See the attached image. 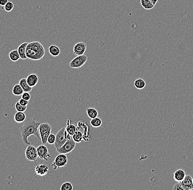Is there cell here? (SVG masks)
Segmentation results:
<instances>
[{"mask_svg": "<svg viewBox=\"0 0 193 190\" xmlns=\"http://www.w3.org/2000/svg\"><path fill=\"white\" fill-rule=\"evenodd\" d=\"M40 124L41 123L36 121L35 118H28L24 121L23 126L20 128L22 141L24 144L27 145H30L28 138L32 135L36 136L39 140H41L39 129Z\"/></svg>", "mask_w": 193, "mask_h": 190, "instance_id": "obj_1", "label": "cell"}, {"mask_svg": "<svg viewBox=\"0 0 193 190\" xmlns=\"http://www.w3.org/2000/svg\"><path fill=\"white\" fill-rule=\"evenodd\" d=\"M46 54L44 46L38 41L29 43L26 48V55L28 59L33 60H40Z\"/></svg>", "mask_w": 193, "mask_h": 190, "instance_id": "obj_2", "label": "cell"}, {"mask_svg": "<svg viewBox=\"0 0 193 190\" xmlns=\"http://www.w3.org/2000/svg\"><path fill=\"white\" fill-rule=\"evenodd\" d=\"M56 139L54 143V146L56 150L61 147L65 143L68 139L72 138V136L68 133L66 131V128L63 127L57 132L56 134Z\"/></svg>", "mask_w": 193, "mask_h": 190, "instance_id": "obj_3", "label": "cell"}, {"mask_svg": "<svg viewBox=\"0 0 193 190\" xmlns=\"http://www.w3.org/2000/svg\"><path fill=\"white\" fill-rule=\"evenodd\" d=\"M39 133L41 136L42 143L46 144L47 143V139L50 134L51 133L52 127L47 123L41 124L39 126Z\"/></svg>", "mask_w": 193, "mask_h": 190, "instance_id": "obj_4", "label": "cell"}, {"mask_svg": "<svg viewBox=\"0 0 193 190\" xmlns=\"http://www.w3.org/2000/svg\"><path fill=\"white\" fill-rule=\"evenodd\" d=\"M76 142L72 139V138L68 139L61 147L57 149V152L59 154H69L74 150L76 147Z\"/></svg>", "mask_w": 193, "mask_h": 190, "instance_id": "obj_5", "label": "cell"}, {"mask_svg": "<svg viewBox=\"0 0 193 190\" xmlns=\"http://www.w3.org/2000/svg\"><path fill=\"white\" fill-rule=\"evenodd\" d=\"M68 162V159L65 154H59L55 158L52 167L53 168V169L56 170L60 168L65 167L67 165Z\"/></svg>", "mask_w": 193, "mask_h": 190, "instance_id": "obj_6", "label": "cell"}, {"mask_svg": "<svg viewBox=\"0 0 193 190\" xmlns=\"http://www.w3.org/2000/svg\"><path fill=\"white\" fill-rule=\"evenodd\" d=\"M88 57L85 54L77 55L70 62L69 66L71 68L78 69L83 66L87 61Z\"/></svg>", "mask_w": 193, "mask_h": 190, "instance_id": "obj_7", "label": "cell"}, {"mask_svg": "<svg viewBox=\"0 0 193 190\" xmlns=\"http://www.w3.org/2000/svg\"><path fill=\"white\" fill-rule=\"evenodd\" d=\"M25 154L26 159L29 161L36 162L37 158L39 157L37 148L30 145H28V146L26 149Z\"/></svg>", "mask_w": 193, "mask_h": 190, "instance_id": "obj_8", "label": "cell"}, {"mask_svg": "<svg viewBox=\"0 0 193 190\" xmlns=\"http://www.w3.org/2000/svg\"><path fill=\"white\" fill-rule=\"evenodd\" d=\"M38 156L42 160L48 161V159L51 158V155L48 152V148L45 145H41L37 147Z\"/></svg>", "mask_w": 193, "mask_h": 190, "instance_id": "obj_9", "label": "cell"}, {"mask_svg": "<svg viewBox=\"0 0 193 190\" xmlns=\"http://www.w3.org/2000/svg\"><path fill=\"white\" fill-rule=\"evenodd\" d=\"M87 45L84 42H80L75 44L73 48L74 54L76 55H80L84 54L86 50Z\"/></svg>", "mask_w": 193, "mask_h": 190, "instance_id": "obj_10", "label": "cell"}, {"mask_svg": "<svg viewBox=\"0 0 193 190\" xmlns=\"http://www.w3.org/2000/svg\"><path fill=\"white\" fill-rule=\"evenodd\" d=\"M183 190H193V177L191 175H186L185 178L181 182Z\"/></svg>", "mask_w": 193, "mask_h": 190, "instance_id": "obj_11", "label": "cell"}, {"mask_svg": "<svg viewBox=\"0 0 193 190\" xmlns=\"http://www.w3.org/2000/svg\"><path fill=\"white\" fill-rule=\"evenodd\" d=\"M36 174L40 177H44L49 172V168L44 164L37 165L35 169Z\"/></svg>", "mask_w": 193, "mask_h": 190, "instance_id": "obj_12", "label": "cell"}, {"mask_svg": "<svg viewBox=\"0 0 193 190\" xmlns=\"http://www.w3.org/2000/svg\"><path fill=\"white\" fill-rule=\"evenodd\" d=\"M28 44V42H23L20 44L18 47L17 50L19 52L21 59H23V60L28 59V58L26 57V46Z\"/></svg>", "mask_w": 193, "mask_h": 190, "instance_id": "obj_13", "label": "cell"}, {"mask_svg": "<svg viewBox=\"0 0 193 190\" xmlns=\"http://www.w3.org/2000/svg\"><path fill=\"white\" fill-rule=\"evenodd\" d=\"M185 172L182 169H178L174 173L173 179L176 182H181L186 177Z\"/></svg>", "mask_w": 193, "mask_h": 190, "instance_id": "obj_14", "label": "cell"}, {"mask_svg": "<svg viewBox=\"0 0 193 190\" xmlns=\"http://www.w3.org/2000/svg\"><path fill=\"white\" fill-rule=\"evenodd\" d=\"M26 81L28 85L31 87L33 88L36 86L39 82V77L36 74H30L26 78Z\"/></svg>", "mask_w": 193, "mask_h": 190, "instance_id": "obj_15", "label": "cell"}, {"mask_svg": "<svg viewBox=\"0 0 193 190\" xmlns=\"http://www.w3.org/2000/svg\"><path fill=\"white\" fill-rule=\"evenodd\" d=\"M67 127L66 128V131H67L68 133L70 134V135L72 136L74 135V134L75 133L77 130V127L73 124L71 123V120H68L67 124Z\"/></svg>", "mask_w": 193, "mask_h": 190, "instance_id": "obj_16", "label": "cell"}, {"mask_svg": "<svg viewBox=\"0 0 193 190\" xmlns=\"http://www.w3.org/2000/svg\"><path fill=\"white\" fill-rule=\"evenodd\" d=\"M19 84L21 85V87L23 89L24 92H30L33 89V87H31L28 85L26 81V78H21L19 81Z\"/></svg>", "mask_w": 193, "mask_h": 190, "instance_id": "obj_17", "label": "cell"}, {"mask_svg": "<svg viewBox=\"0 0 193 190\" xmlns=\"http://www.w3.org/2000/svg\"><path fill=\"white\" fill-rule=\"evenodd\" d=\"M49 53L53 57H58L60 55V50L56 44H51L48 48Z\"/></svg>", "mask_w": 193, "mask_h": 190, "instance_id": "obj_18", "label": "cell"}, {"mask_svg": "<svg viewBox=\"0 0 193 190\" xmlns=\"http://www.w3.org/2000/svg\"><path fill=\"white\" fill-rule=\"evenodd\" d=\"M14 120L18 124L23 123L26 120V115L24 112H17L14 115Z\"/></svg>", "mask_w": 193, "mask_h": 190, "instance_id": "obj_19", "label": "cell"}, {"mask_svg": "<svg viewBox=\"0 0 193 190\" xmlns=\"http://www.w3.org/2000/svg\"><path fill=\"white\" fill-rule=\"evenodd\" d=\"M72 138L76 143H80L83 140V135L81 131L77 129L76 131L72 135Z\"/></svg>", "mask_w": 193, "mask_h": 190, "instance_id": "obj_20", "label": "cell"}, {"mask_svg": "<svg viewBox=\"0 0 193 190\" xmlns=\"http://www.w3.org/2000/svg\"><path fill=\"white\" fill-rule=\"evenodd\" d=\"M141 4L142 7L147 10H152L155 6L151 0H141Z\"/></svg>", "mask_w": 193, "mask_h": 190, "instance_id": "obj_21", "label": "cell"}, {"mask_svg": "<svg viewBox=\"0 0 193 190\" xmlns=\"http://www.w3.org/2000/svg\"><path fill=\"white\" fill-rule=\"evenodd\" d=\"M9 58L13 62H17L19 59H21V57L19 54L18 50L15 49L13 50L10 52L9 53Z\"/></svg>", "mask_w": 193, "mask_h": 190, "instance_id": "obj_22", "label": "cell"}, {"mask_svg": "<svg viewBox=\"0 0 193 190\" xmlns=\"http://www.w3.org/2000/svg\"><path fill=\"white\" fill-rule=\"evenodd\" d=\"M86 113L87 114L88 117L91 119L96 118L98 116V111L94 108H87L86 109Z\"/></svg>", "mask_w": 193, "mask_h": 190, "instance_id": "obj_23", "label": "cell"}, {"mask_svg": "<svg viewBox=\"0 0 193 190\" xmlns=\"http://www.w3.org/2000/svg\"><path fill=\"white\" fill-rule=\"evenodd\" d=\"M12 92L14 95L20 96L22 95L24 92L23 89L21 87V85L18 84V85H14L12 89Z\"/></svg>", "mask_w": 193, "mask_h": 190, "instance_id": "obj_24", "label": "cell"}, {"mask_svg": "<svg viewBox=\"0 0 193 190\" xmlns=\"http://www.w3.org/2000/svg\"><path fill=\"white\" fill-rule=\"evenodd\" d=\"M134 87L138 89H143L146 86V83L144 80L139 78L135 80L134 82Z\"/></svg>", "mask_w": 193, "mask_h": 190, "instance_id": "obj_25", "label": "cell"}, {"mask_svg": "<svg viewBox=\"0 0 193 190\" xmlns=\"http://www.w3.org/2000/svg\"><path fill=\"white\" fill-rule=\"evenodd\" d=\"M90 124L91 126L94 128H98L101 127L102 124V121L101 118H98V117L95 118L91 119L90 121Z\"/></svg>", "mask_w": 193, "mask_h": 190, "instance_id": "obj_26", "label": "cell"}, {"mask_svg": "<svg viewBox=\"0 0 193 190\" xmlns=\"http://www.w3.org/2000/svg\"><path fill=\"white\" fill-rule=\"evenodd\" d=\"M61 190H73V186L72 184L69 182H65L62 184L60 187Z\"/></svg>", "mask_w": 193, "mask_h": 190, "instance_id": "obj_27", "label": "cell"}, {"mask_svg": "<svg viewBox=\"0 0 193 190\" xmlns=\"http://www.w3.org/2000/svg\"><path fill=\"white\" fill-rule=\"evenodd\" d=\"M15 108H16V110L18 112H24L27 109V106L21 105L19 101H17L15 105Z\"/></svg>", "mask_w": 193, "mask_h": 190, "instance_id": "obj_28", "label": "cell"}, {"mask_svg": "<svg viewBox=\"0 0 193 190\" xmlns=\"http://www.w3.org/2000/svg\"><path fill=\"white\" fill-rule=\"evenodd\" d=\"M13 8H14V4H13V2H10V1H8V2L6 3V5L4 6L5 10L7 12H11L12 10H13Z\"/></svg>", "mask_w": 193, "mask_h": 190, "instance_id": "obj_29", "label": "cell"}, {"mask_svg": "<svg viewBox=\"0 0 193 190\" xmlns=\"http://www.w3.org/2000/svg\"><path fill=\"white\" fill-rule=\"evenodd\" d=\"M56 135H54V134H50V135L47 139V143H48L50 145L54 144L55 141H56Z\"/></svg>", "mask_w": 193, "mask_h": 190, "instance_id": "obj_30", "label": "cell"}, {"mask_svg": "<svg viewBox=\"0 0 193 190\" xmlns=\"http://www.w3.org/2000/svg\"><path fill=\"white\" fill-rule=\"evenodd\" d=\"M21 98L29 101L31 99V95L29 94V92H24L23 94L21 95Z\"/></svg>", "mask_w": 193, "mask_h": 190, "instance_id": "obj_31", "label": "cell"}, {"mask_svg": "<svg viewBox=\"0 0 193 190\" xmlns=\"http://www.w3.org/2000/svg\"><path fill=\"white\" fill-rule=\"evenodd\" d=\"M172 189L173 190H183L180 182H177V184H176L175 186H173Z\"/></svg>", "mask_w": 193, "mask_h": 190, "instance_id": "obj_32", "label": "cell"}, {"mask_svg": "<svg viewBox=\"0 0 193 190\" xmlns=\"http://www.w3.org/2000/svg\"><path fill=\"white\" fill-rule=\"evenodd\" d=\"M18 101L19 102V103L21 104V105L25 106H28V105L29 101L25 100L23 98H21V99L19 100Z\"/></svg>", "mask_w": 193, "mask_h": 190, "instance_id": "obj_33", "label": "cell"}, {"mask_svg": "<svg viewBox=\"0 0 193 190\" xmlns=\"http://www.w3.org/2000/svg\"><path fill=\"white\" fill-rule=\"evenodd\" d=\"M8 2V0H0V6H5Z\"/></svg>", "mask_w": 193, "mask_h": 190, "instance_id": "obj_34", "label": "cell"}, {"mask_svg": "<svg viewBox=\"0 0 193 190\" xmlns=\"http://www.w3.org/2000/svg\"><path fill=\"white\" fill-rule=\"evenodd\" d=\"M151 1H152V3H153V5H156V4L157 3V2H158V0H151Z\"/></svg>", "mask_w": 193, "mask_h": 190, "instance_id": "obj_35", "label": "cell"}, {"mask_svg": "<svg viewBox=\"0 0 193 190\" xmlns=\"http://www.w3.org/2000/svg\"></svg>", "mask_w": 193, "mask_h": 190, "instance_id": "obj_36", "label": "cell"}]
</instances>
